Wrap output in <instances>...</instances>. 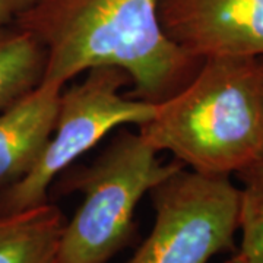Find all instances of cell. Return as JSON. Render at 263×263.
<instances>
[{
  "mask_svg": "<svg viewBox=\"0 0 263 263\" xmlns=\"http://www.w3.org/2000/svg\"><path fill=\"white\" fill-rule=\"evenodd\" d=\"M241 187L238 202L240 245L230 259L237 263H263V157L235 174Z\"/></svg>",
  "mask_w": 263,
  "mask_h": 263,
  "instance_id": "30bf717a",
  "label": "cell"
},
{
  "mask_svg": "<svg viewBox=\"0 0 263 263\" xmlns=\"http://www.w3.org/2000/svg\"><path fill=\"white\" fill-rule=\"evenodd\" d=\"M262 86H263V59H262Z\"/></svg>",
  "mask_w": 263,
  "mask_h": 263,
  "instance_id": "4fadbf2b",
  "label": "cell"
},
{
  "mask_svg": "<svg viewBox=\"0 0 263 263\" xmlns=\"http://www.w3.org/2000/svg\"><path fill=\"white\" fill-rule=\"evenodd\" d=\"M139 130H123L86 168L66 180L82 203L66 221L57 263H107L135 238V212L145 195L181 165L162 162Z\"/></svg>",
  "mask_w": 263,
  "mask_h": 263,
  "instance_id": "3957f363",
  "label": "cell"
},
{
  "mask_svg": "<svg viewBox=\"0 0 263 263\" xmlns=\"http://www.w3.org/2000/svg\"><path fill=\"white\" fill-rule=\"evenodd\" d=\"M167 37L197 60L263 59V0H160Z\"/></svg>",
  "mask_w": 263,
  "mask_h": 263,
  "instance_id": "8992f818",
  "label": "cell"
},
{
  "mask_svg": "<svg viewBox=\"0 0 263 263\" xmlns=\"http://www.w3.org/2000/svg\"><path fill=\"white\" fill-rule=\"evenodd\" d=\"M44 46V84L65 85L94 67H117L132 94L161 103L202 63L164 32L160 0H35L15 19Z\"/></svg>",
  "mask_w": 263,
  "mask_h": 263,
  "instance_id": "6da1fadb",
  "label": "cell"
},
{
  "mask_svg": "<svg viewBox=\"0 0 263 263\" xmlns=\"http://www.w3.org/2000/svg\"><path fill=\"white\" fill-rule=\"evenodd\" d=\"M46 63V48L28 29L0 27V111L41 84Z\"/></svg>",
  "mask_w": 263,
  "mask_h": 263,
  "instance_id": "9c48e42d",
  "label": "cell"
},
{
  "mask_svg": "<svg viewBox=\"0 0 263 263\" xmlns=\"http://www.w3.org/2000/svg\"><path fill=\"white\" fill-rule=\"evenodd\" d=\"M65 222L63 212L50 202L0 214V263H57Z\"/></svg>",
  "mask_w": 263,
  "mask_h": 263,
  "instance_id": "ba28073f",
  "label": "cell"
},
{
  "mask_svg": "<svg viewBox=\"0 0 263 263\" xmlns=\"http://www.w3.org/2000/svg\"><path fill=\"white\" fill-rule=\"evenodd\" d=\"M126 85L130 79L123 70L103 66L86 70L79 84L62 89L47 145L22 179L0 192V214L48 202V190L57 176L110 132L130 124L139 127L152 119L157 103L123 94Z\"/></svg>",
  "mask_w": 263,
  "mask_h": 263,
  "instance_id": "277c9868",
  "label": "cell"
},
{
  "mask_svg": "<svg viewBox=\"0 0 263 263\" xmlns=\"http://www.w3.org/2000/svg\"><path fill=\"white\" fill-rule=\"evenodd\" d=\"M158 152L205 176L237 174L263 157L262 59H205L138 127Z\"/></svg>",
  "mask_w": 263,
  "mask_h": 263,
  "instance_id": "7a4b0ae2",
  "label": "cell"
},
{
  "mask_svg": "<svg viewBox=\"0 0 263 263\" xmlns=\"http://www.w3.org/2000/svg\"><path fill=\"white\" fill-rule=\"evenodd\" d=\"M35 0H0V27L15 22Z\"/></svg>",
  "mask_w": 263,
  "mask_h": 263,
  "instance_id": "8fae6325",
  "label": "cell"
},
{
  "mask_svg": "<svg viewBox=\"0 0 263 263\" xmlns=\"http://www.w3.org/2000/svg\"><path fill=\"white\" fill-rule=\"evenodd\" d=\"M149 197L154 226L127 263H209L234 253L240 192L230 177L180 167Z\"/></svg>",
  "mask_w": 263,
  "mask_h": 263,
  "instance_id": "5b68a950",
  "label": "cell"
},
{
  "mask_svg": "<svg viewBox=\"0 0 263 263\" xmlns=\"http://www.w3.org/2000/svg\"><path fill=\"white\" fill-rule=\"evenodd\" d=\"M62 89L41 82L0 111V192L22 179L40 158L56 124Z\"/></svg>",
  "mask_w": 263,
  "mask_h": 263,
  "instance_id": "52a82bcc",
  "label": "cell"
},
{
  "mask_svg": "<svg viewBox=\"0 0 263 263\" xmlns=\"http://www.w3.org/2000/svg\"><path fill=\"white\" fill-rule=\"evenodd\" d=\"M224 263H237V262H234L233 259H228V260H227V262H224Z\"/></svg>",
  "mask_w": 263,
  "mask_h": 263,
  "instance_id": "7c38bea8",
  "label": "cell"
}]
</instances>
